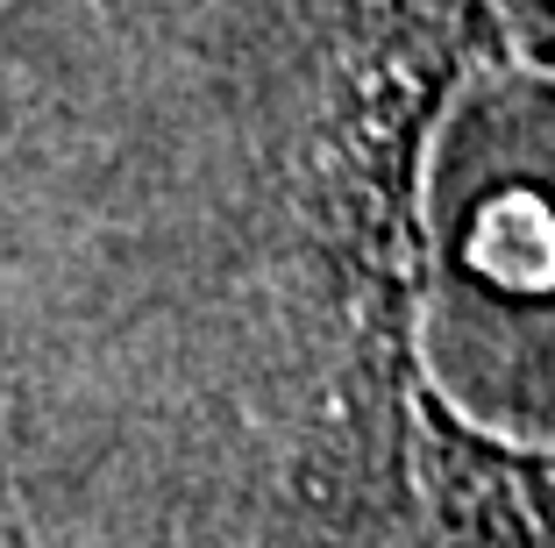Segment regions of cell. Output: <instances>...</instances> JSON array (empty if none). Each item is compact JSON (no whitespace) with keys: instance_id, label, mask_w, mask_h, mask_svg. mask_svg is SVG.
Listing matches in <instances>:
<instances>
[{"instance_id":"1","label":"cell","mask_w":555,"mask_h":548,"mask_svg":"<svg viewBox=\"0 0 555 548\" xmlns=\"http://www.w3.org/2000/svg\"><path fill=\"white\" fill-rule=\"evenodd\" d=\"M0 541H8V499H0Z\"/></svg>"}]
</instances>
